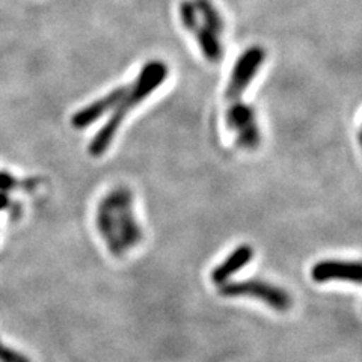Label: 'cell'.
<instances>
[{
    "instance_id": "obj_12",
    "label": "cell",
    "mask_w": 362,
    "mask_h": 362,
    "mask_svg": "<svg viewBox=\"0 0 362 362\" xmlns=\"http://www.w3.org/2000/svg\"><path fill=\"white\" fill-rule=\"evenodd\" d=\"M0 362H30L28 356L20 354L18 350L11 349L0 341Z\"/></svg>"
},
{
    "instance_id": "obj_9",
    "label": "cell",
    "mask_w": 362,
    "mask_h": 362,
    "mask_svg": "<svg viewBox=\"0 0 362 362\" xmlns=\"http://www.w3.org/2000/svg\"><path fill=\"white\" fill-rule=\"evenodd\" d=\"M95 222H97V230L101 235V239L105 240L109 252L117 258L126 255L127 251L119 240L115 219H113V211L110 207V202L107 201L106 197L98 204L97 213H95Z\"/></svg>"
},
{
    "instance_id": "obj_15",
    "label": "cell",
    "mask_w": 362,
    "mask_h": 362,
    "mask_svg": "<svg viewBox=\"0 0 362 362\" xmlns=\"http://www.w3.org/2000/svg\"><path fill=\"white\" fill-rule=\"evenodd\" d=\"M358 142H359V146H361V150H362V127L358 132Z\"/></svg>"
},
{
    "instance_id": "obj_10",
    "label": "cell",
    "mask_w": 362,
    "mask_h": 362,
    "mask_svg": "<svg viewBox=\"0 0 362 362\" xmlns=\"http://www.w3.org/2000/svg\"><path fill=\"white\" fill-rule=\"evenodd\" d=\"M255 252L254 247L251 245H240L237 246L234 251L226 257L221 264L213 269L211 272V281L213 284H216L218 287L226 284L237 272L242 270L245 266L252 262Z\"/></svg>"
},
{
    "instance_id": "obj_4",
    "label": "cell",
    "mask_w": 362,
    "mask_h": 362,
    "mask_svg": "<svg viewBox=\"0 0 362 362\" xmlns=\"http://www.w3.org/2000/svg\"><path fill=\"white\" fill-rule=\"evenodd\" d=\"M226 129L234 132L235 142L243 150L254 151L262 142V134L257 122V113L251 105L243 103L242 100L231 101L225 112Z\"/></svg>"
},
{
    "instance_id": "obj_13",
    "label": "cell",
    "mask_w": 362,
    "mask_h": 362,
    "mask_svg": "<svg viewBox=\"0 0 362 362\" xmlns=\"http://www.w3.org/2000/svg\"><path fill=\"white\" fill-rule=\"evenodd\" d=\"M20 186H25L20 180H17L13 174H9L8 171H0V192H5V194H9Z\"/></svg>"
},
{
    "instance_id": "obj_1",
    "label": "cell",
    "mask_w": 362,
    "mask_h": 362,
    "mask_svg": "<svg viewBox=\"0 0 362 362\" xmlns=\"http://www.w3.org/2000/svg\"><path fill=\"white\" fill-rule=\"evenodd\" d=\"M169 76V68L163 61H150L145 64L136 77V81L127 85V93L124 94L118 106L112 110L110 118L105 122V126L98 130L93 141L89 144V154L93 157L103 156L122 126L124 119L129 113L139 106L144 100L148 98L156 89L160 88Z\"/></svg>"
},
{
    "instance_id": "obj_11",
    "label": "cell",
    "mask_w": 362,
    "mask_h": 362,
    "mask_svg": "<svg viewBox=\"0 0 362 362\" xmlns=\"http://www.w3.org/2000/svg\"><path fill=\"white\" fill-rule=\"evenodd\" d=\"M194 5L199 18L202 20V25L216 33V35H221L225 29V23L219 9L213 5L211 0H194Z\"/></svg>"
},
{
    "instance_id": "obj_7",
    "label": "cell",
    "mask_w": 362,
    "mask_h": 362,
    "mask_svg": "<svg viewBox=\"0 0 362 362\" xmlns=\"http://www.w3.org/2000/svg\"><path fill=\"white\" fill-rule=\"evenodd\" d=\"M311 278L315 282L346 281L362 284V262L354 259H322L311 269Z\"/></svg>"
},
{
    "instance_id": "obj_5",
    "label": "cell",
    "mask_w": 362,
    "mask_h": 362,
    "mask_svg": "<svg viewBox=\"0 0 362 362\" xmlns=\"http://www.w3.org/2000/svg\"><path fill=\"white\" fill-rule=\"evenodd\" d=\"M266 50L262 45H251L247 47L239 58H237L233 71L230 76L228 85L225 89V98L228 101L240 100L245 90L251 85L254 77L259 71V68L266 61Z\"/></svg>"
},
{
    "instance_id": "obj_8",
    "label": "cell",
    "mask_w": 362,
    "mask_h": 362,
    "mask_svg": "<svg viewBox=\"0 0 362 362\" xmlns=\"http://www.w3.org/2000/svg\"><path fill=\"white\" fill-rule=\"evenodd\" d=\"M126 93H127V86H119L117 89L110 90V93L106 94L105 97H101L93 101L90 105L78 109L71 117V126L76 130H83L90 127L95 121H98L101 117H105L107 112L115 109Z\"/></svg>"
},
{
    "instance_id": "obj_3",
    "label": "cell",
    "mask_w": 362,
    "mask_h": 362,
    "mask_svg": "<svg viewBox=\"0 0 362 362\" xmlns=\"http://www.w3.org/2000/svg\"><path fill=\"white\" fill-rule=\"evenodd\" d=\"M223 298H255L275 311H287L291 307V296L278 286L262 279L228 281L219 287Z\"/></svg>"
},
{
    "instance_id": "obj_6",
    "label": "cell",
    "mask_w": 362,
    "mask_h": 362,
    "mask_svg": "<svg viewBox=\"0 0 362 362\" xmlns=\"http://www.w3.org/2000/svg\"><path fill=\"white\" fill-rule=\"evenodd\" d=\"M178 16L183 28L189 30L197 40L204 58L213 64L221 62L223 56V49L219 35H216V33L202 25L197 13V8L194 5V0H183V2L180 4Z\"/></svg>"
},
{
    "instance_id": "obj_14",
    "label": "cell",
    "mask_w": 362,
    "mask_h": 362,
    "mask_svg": "<svg viewBox=\"0 0 362 362\" xmlns=\"http://www.w3.org/2000/svg\"><path fill=\"white\" fill-rule=\"evenodd\" d=\"M9 204H11V201H9V195H8V194H5V192H0V211L9 209V207H11Z\"/></svg>"
},
{
    "instance_id": "obj_2",
    "label": "cell",
    "mask_w": 362,
    "mask_h": 362,
    "mask_svg": "<svg viewBox=\"0 0 362 362\" xmlns=\"http://www.w3.org/2000/svg\"><path fill=\"white\" fill-rule=\"evenodd\" d=\"M106 198L110 202L113 219H115L117 231L122 246L126 247V251H129L132 247H136L142 242L144 234L134 214V199L132 190L126 186H118L107 192Z\"/></svg>"
}]
</instances>
